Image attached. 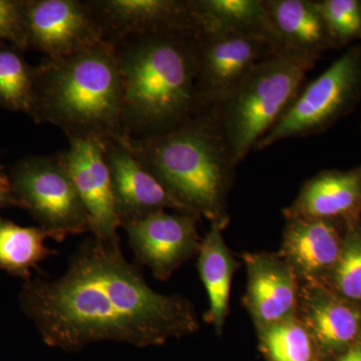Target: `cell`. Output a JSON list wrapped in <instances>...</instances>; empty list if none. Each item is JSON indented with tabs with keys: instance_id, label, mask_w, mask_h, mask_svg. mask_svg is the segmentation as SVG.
Masks as SVG:
<instances>
[{
	"instance_id": "1",
	"label": "cell",
	"mask_w": 361,
	"mask_h": 361,
	"mask_svg": "<svg viewBox=\"0 0 361 361\" xmlns=\"http://www.w3.org/2000/svg\"><path fill=\"white\" fill-rule=\"evenodd\" d=\"M21 310L49 345L77 349L111 341L155 345L199 329L193 304L152 289L120 243L90 236L56 279L25 281Z\"/></svg>"
},
{
	"instance_id": "2",
	"label": "cell",
	"mask_w": 361,
	"mask_h": 361,
	"mask_svg": "<svg viewBox=\"0 0 361 361\" xmlns=\"http://www.w3.org/2000/svg\"><path fill=\"white\" fill-rule=\"evenodd\" d=\"M199 32L141 33L111 44L123 82L126 137L163 134L198 113Z\"/></svg>"
},
{
	"instance_id": "3",
	"label": "cell",
	"mask_w": 361,
	"mask_h": 361,
	"mask_svg": "<svg viewBox=\"0 0 361 361\" xmlns=\"http://www.w3.org/2000/svg\"><path fill=\"white\" fill-rule=\"evenodd\" d=\"M28 115L71 139L106 142L123 134V89L113 45L101 42L35 66Z\"/></svg>"
},
{
	"instance_id": "4",
	"label": "cell",
	"mask_w": 361,
	"mask_h": 361,
	"mask_svg": "<svg viewBox=\"0 0 361 361\" xmlns=\"http://www.w3.org/2000/svg\"><path fill=\"white\" fill-rule=\"evenodd\" d=\"M128 140L185 212L225 227L236 165L212 110L199 111L163 134Z\"/></svg>"
},
{
	"instance_id": "5",
	"label": "cell",
	"mask_w": 361,
	"mask_h": 361,
	"mask_svg": "<svg viewBox=\"0 0 361 361\" xmlns=\"http://www.w3.org/2000/svg\"><path fill=\"white\" fill-rule=\"evenodd\" d=\"M317 59L277 51L263 59L231 96L212 110L235 165L244 160L279 121Z\"/></svg>"
},
{
	"instance_id": "6",
	"label": "cell",
	"mask_w": 361,
	"mask_h": 361,
	"mask_svg": "<svg viewBox=\"0 0 361 361\" xmlns=\"http://www.w3.org/2000/svg\"><path fill=\"white\" fill-rule=\"evenodd\" d=\"M11 185L18 207L56 242L90 232V220L61 153L30 156L11 168Z\"/></svg>"
},
{
	"instance_id": "7",
	"label": "cell",
	"mask_w": 361,
	"mask_h": 361,
	"mask_svg": "<svg viewBox=\"0 0 361 361\" xmlns=\"http://www.w3.org/2000/svg\"><path fill=\"white\" fill-rule=\"evenodd\" d=\"M361 94V49L353 47L299 92L279 121L256 146V151L290 137L329 129L351 109Z\"/></svg>"
},
{
	"instance_id": "8",
	"label": "cell",
	"mask_w": 361,
	"mask_h": 361,
	"mask_svg": "<svg viewBox=\"0 0 361 361\" xmlns=\"http://www.w3.org/2000/svg\"><path fill=\"white\" fill-rule=\"evenodd\" d=\"M270 40L201 26L198 35L199 111L224 103L263 59L277 52Z\"/></svg>"
},
{
	"instance_id": "9",
	"label": "cell",
	"mask_w": 361,
	"mask_h": 361,
	"mask_svg": "<svg viewBox=\"0 0 361 361\" xmlns=\"http://www.w3.org/2000/svg\"><path fill=\"white\" fill-rule=\"evenodd\" d=\"M199 219L195 214L163 210L122 228L137 264L148 267L157 279L168 280L199 253L202 241L197 230Z\"/></svg>"
},
{
	"instance_id": "10",
	"label": "cell",
	"mask_w": 361,
	"mask_h": 361,
	"mask_svg": "<svg viewBox=\"0 0 361 361\" xmlns=\"http://www.w3.org/2000/svg\"><path fill=\"white\" fill-rule=\"evenodd\" d=\"M25 25L28 44L45 59L65 58L104 42L87 1L80 0H25Z\"/></svg>"
},
{
	"instance_id": "11",
	"label": "cell",
	"mask_w": 361,
	"mask_h": 361,
	"mask_svg": "<svg viewBox=\"0 0 361 361\" xmlns=\"http://www.w3.org/2000/svg\"><path fill=\"white\" fill-rule=\"evenodd\" d=\"M104 159L121 227L166 209L186 213L145 166L128 137L104 142Z\"/></svg>"
},
{
	"instance_id": "12",
	"label": "cell",
	"mask_w": 361,
	"mask_h": 361,
	"mask_svg": "<svg viewBox=\"0 0 361 361\" xmlns=\"http://www.w3.org/2000/svg\"><path fill=\"white\" fill-rule=\"evenodd\" d=\"M68 141V149L61 152V160L89 216L92 236L120 243L118 229L121 223L104 159V142L96 139Z\"/></svg>"
},
{
	"instance_id": "13",
	"label": "cell",
	"mask_w": 361,
	"mask_h": 361,
	"mask_svg": "<svg viewBox=\"0 0 361 361\" xmlns=\"http://www.w3.org/2000/svg\"><path fill=\"white\" fill-rule=\"evenodd\" d=\"M104 42L115 44L133 35L199 32L192 0H87Z\"/></svg>"
},
{
	"instance_id": "14",
	"label": "cell",
	"mask_w": 361,
	"mask_h": 361,
	"mask_svg": "<svg viewBox=\"0 0 361 361\" xmlns=\"http://www.w3.org/2000/svg\"><path fill=\"white\" fill-rule=\"evenodd\" d=\"M246 303L259 329L296 316L297 277L283 257L269 253L247 254Z\"/></svg>"
},
{
	"instance_id": "15",
	"label": "cell",
	"mask_w": 361,
	"mask_h": 361,
	"mask_svg": "<svg viewBox=\"0 0 361 361\" xmlns=\"http://www.w3.org/2000/svg\"><path fill=\"white\" fill-rule=\"evenodd\" d=\"M282 255L297 278L312 285L334 270L342 243L336 227L326 219L287 218Z\"/></svg>"
},
{
	"instance_id": "16",
	"label": "cell",
	"mask_w": 361,
	"mask_h": 361,
	"mask_svg": "<svg viewBox=\"0 0 361 361\" xmlns=\"http://www.w3.org/2000/svg\"><path fill=\"white\" fill-rule=\"evenodd\" d=\"M278 51L319 59L334 47L318 1L264 0Z\"/></svg>"
},
{
	"instance_id": "17",
	"label": "cell",
	"mask_w": 361,
	"mask_h": 361,
	"mask_svg": "<svg viewBox=\"0 0 361 361\" xmlns=\"http://www.w3.org/2000/svg\"><path fill=\"white\" fill-rule=\"evenodd\" d=\"M298 306L301 308V322L310 330L316 345L325 350L348 348L360 336V311L329 296L314 285L303 289Z\"/></svg>"
},
{
	"instance_id": "18",
	"label": "cell",
	"mask_w": 361,
	"mask_h": 361,
	"mask_svg": "<svg viewBox=\"0 0 361 361\" xmlns=\"http://www.w3.org/2000/svg\"><path fill=\"white\" fill-rule=\"evenodd\" d=\"M360 203L361 168L348 172L329 171L304 184L285 215L330 220L353 213Z\"/></svg>"
},
{
	"instance_id": "19",
	"label": "cell",
	"mask_w": 361,
	"mask_h": 361,
	"mask_svg": "<svg viewBox=\"0 0 361 361\" xmlns=\"http://www.w3.org/2000/svg\"><path fill=\"white\" fill-rule=\"evenodd\" d=\"M223 229L222 226L213 223L210 231L202 239L198 253L199 274L209 299L205 319L219 332L229 310L230 289L236 269V262L226 245Z\"/></svg>"
},
{
	"instance_id": "20",
	"label": "cell",
	"mask_w": 361,
	"mask_h": 361,
	"mask_svg": "<svg viewBox=\"0 0 361 361\" xmlns=\"http://www.w3.org/2000/svg\"><path fill=\"white\" fill-rule=\"evenodd\" d=\"M192 4L200 27L210 26L239 35L262 37L274 44L264 0H192Z\"/></svg>"
},
{
	"instance_id": "21",
	"label": "cell",
	"mask_w": 361,
	"mask_h": 361,
	"mask_svg": "<svg viewBox=\"0 0 361 361\" xmlns=\"http://www.w3.org/2000/svg\"><path fill=\"white\" fill-rule=\"evenodd\" d=\"M51 235L40 227H23L0 217V270L13 276L32 279V269L59 252L44 242Z\"/></svg>"
},
{
	"instance_id": "22",
	"label": "cell",
	"mask_w": 361,
	"mask_h": 361,
	"mask_svg": "<svg viewBox=\"0 0 361 361\" xmlns=\"http://www.w3.org/2000/svg\"><path fill=\"white\" fill-rule=\"evenodd\" d=\"M20 49L0 42V106L28 114L32 99L35 66L21 56Z\"/></svg>"
},
{
	"instance_id": "23",
	"label": "cell",
	"mask_w": 361,
	"mask_h": 361,
	"mask_svg": "<svg viewBox=\"0 0 361 361\" xmlns=\"http://www.w3.org/2000/svg\"><path fill=\"white\" fill-rule=\"evenodd\" d=\"M259 330L270 361H315L314 339L296 316Z\"/></svg>"
},
{
	"instance_id": "24",
	"label": "cell",
	"mask_w": 361,
	"mask_h": 361,
	"mask_svg": "<svg viewBox=\"0 0 361 361\" xmlns=\"http://www.w3.org/2000/svg\"><path fill=\"white\" fill-rule=\"evenodd\" d=\"M318 4L334 47L361 39V1L324 0Z\"/></svg>"
},
{
	"instance_id": "25",
	"label": "cell",
	"mask_w": 361,
	"mask_h": 361,
	"mask_svg": "<svg viewBox=\"0 0 361 361\" xmlns=\"http://www.w3.org/2000/svg\"><path fill=\"white\" fill-rule=\"evenodd\" d=\"M334 278L342 296L349 300H361V233L351 232L342 243Z\"/></svg>"
},
{
	"instance_id": "26",
	"label": "cell",
	"mask_w": 361,
	"mask_h": 361,
	"mask_svg": "<svg viewBox=\"0 0 361 361\" xmlns=\"http://www.w3.org/2000/svg\"><path fill=\"white\" fill-rule=\"evenodd\" d=\"M0 42L20 51L30 47L25 25V0H0Z\"/></svg>"
},
{
	"instance_id": "27",
	"label": "cell",
	"mask_w": 361,
	"mask_h": 361,
	"mask_svg": "<svg viewBox=\"0 0 361 361\" xmlns=\"http://www.w3.org/2000/svg\"><path fill=\"white\" fill-rule=\"evenodd\" d=\"M18 207V201L14 196L11 177L6 173V169L0 163V208Z\"/></svg>"
},
{
	"instance_id": "28",
	"label": "cell",
	"mask_w": 361,
	"mask_h": 361,
	"mask_svg": "<svg viewBox=\"0 0 361 361\" xmlns=\"http://www.w3.org/2000/svg\"><path fill=\"white\" fill-rule=\"evenodd\" d=\"M338 361H361V345L356 344L349 348Z\"/></svg>"
}]
</instances>
